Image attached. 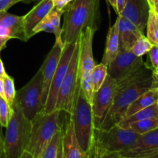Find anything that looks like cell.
Listing matches in <instances>:
<instances>
[{"instance_id":"14","label":"cell","mask_w":158,"mask_h":158,"mask_svg":"<svg viewBox=\"0 0 158 158\" xmlns=\"http://www.w3.org/2000/svg\"><path fill=\"white\" fill-rule=\"evenodd\" d=\"M144 64L142 57H137L131 50L120 49L116 58L108 66V75L117 81L135 68Z\"/></svg>"},{"instance_id":"12","label":"cell","mask_w":158,"mask_h":158,"mask_svg":"<svg viewBox=\"0 0 158 158\" xmlns=\"http://www.w3.org/2000/svg\"><path fill=\"white\" fill-rule=\"evenodd\" d=\"M118 154L126 158L158 157V128L140 135L131 146Z\"/></svg>"},{"instance_id":"40","label":"cell","mask_w":158,"mask_h":158,"mask_svg":"<svg viewBox=\"0 0 158 158\" xmlns=\"http://www.w3.org/2000/svg\"><path fill=\"white\" fill-rule=\"evenodd\" d=\"M6 74V69H5V67H4V64H3L1 57H0V77H4Z\"/></svg>"},{"instance_id":"23","label":"cell","mask_w":158,"mask_h":158,"mask_svg":"<svg viewBox=\"0 0 158 158\" xmlns=\"http://www.w3.org/2000/svg\"><path fill=\"white\" fill-rule=\"evenodd\" d=\"M146 27L147 38L153 45L158 46V14L154 9H149Z\"/></svg>"},{"instance_id":"2","label":"cell","mask_w":158,"mask_h":158,"mask_svg":"<svg viewBox=\"0 0 158 158\" xmlns=\"http://www.w3.org/2000/svg\"><path fill=\"white\" fill-rule=\"evenodd\" d=\"M154 87H158V83L152 73L129 86L116 89V95L112 105L100 126L97 128L109 129L117 125L124 117L128 106L141 94Z\"/></svg>"},{"instance_id":"3","label":"cell","mask_w":158,"mask_h":158,"mask_svg":"<svg viewBox=\"0 0 158 158\" xmlns=\"http://www.w3.org/2000/svg\"><path fill=\"white\" fill-rule=\"evenodd\" d=\"M32 130L29 120L15 102L11 106V115L4 135L5 158H20L26 151Z\"/></svg>"},{"instance_id":"27","label":"cell","mask_w":158,"mask_h":158,"mask_svg":"<svg viewBox=\"0 0 158 158\" xmlns=\"http://www.w3.org/2000/svg\"><path fill=\"white\" fill-rule=\"evenodd\" d=\"M153 44L149 41L147 36L142 35L137 39L136 43L131 48V51L137 57H142L149 52Z\"/></svg>"},{"instance_id":"37","label":"cell","mask_w":158,"mask_h":158,"mask_svg":"<svg viewBox=\"0 0 158 158\" xmlns=\"http://www.w3.org/2000/svg\"><path fill=\"white\" fill-rule=\"evenodd\" d=\"M9 40H10V39L7 38V37H3L0 35V52L6 47V43H7V42L9 41Z\"/></svg>"},{"instance_id":"10","label":"cell","mask_w":158,"mask_h":158,"mask_svg":"<svg viewBox=\"0 0 158 158\" xmlns=\"http://www.w3.org/2000/svg\"><path fill=\"white\" fill-rule=\"evenodd\" d=\"M77 42L74 43L64 45L58 66H57L55 74H54L52 82H51L50 88H49L46 105H45V107L42 113L49 114V113H52V111L55 110L56 103L59 90H60V86H61L62 83H63L66 72H67L69 64L70 63V60L72 58L74 49H75Z\"/></svg>"},{"instance_id":"24","label":"cell","mask_w":158,"mask_h":158,"mask_svg":"<svg viewBox=\"0 0 158 158\" xmlns=\"http://www.w3.org/2000/svg\"><path fill=\"white\" fill-rule=\"evenodd\" d=\"M108 75V67L100 63V64H96L93 70L90 73V80L92 83L94 93L97 92L103 83H104L106 77Z\"/></svg>"},{"instance_id":"32","label":"cell","mask_w":158,"mask_h":158,"mask_svg":"<svg viewBox=\"0 0 158 158\" xmlns=\"http://www.w3.org/2000/svg\"><path fill=\"white\" fill-rule=\"evenodd\" d=\"M151 60V65H152L153 70L157 69L158 67V46L157 45H153L151 50L148 52Z\"/></svg>"},{"instance_id":"35","label":"cell","mask_w":158,"mask_h":158,"mask_svg":"<svg viewBox=\"0 0 158 158\" xmlns=\"http://www.w3.org/2000/svg\"><path fill=\"white\" fill-rule=\"evenodd\" d=\"M127 0H117V7H116L115 12L117 14V15H120L121 12H123L125 6L127 4Z\"/></svg>"},{"instance_id":"17","label":"cell","mask_w":158,"mask_h":158,"mask_svg":"<svg viewBox=\"0 0 158 158\" xmlns=\"http://www.w3.org/2000/svg\"><path fill=\"white\" fill-rule=\"evenodd\" d=\"M62 145L66 158H87L88 157V154H86L79 144L70 117L65 129L62 128Z\"/></svg>"},{"instance_id":"25","label":"cell","mask_w":158,"mask_h":158,"mask_svg":"<svg viewBox=\"0 0 158 158\" xmlns=\"http://www.w3.org/2000/svg\"><path fill=\"white\" fill-rule=\"evenodd\" d=\"M157 128H158L157 117L134 122L128 126V129L131 130L132 131L140 134V135L147 134V133L154 131Z\"/></svg>"},{"instance_id":"11","label":"cell","mask_w":158,"mask_h":158,"mask_svg":"<svg viewBox=\"0 0 158 158\" xmlns=\"http://www.w3.org/2000/svg\"><path fill=\"white\" fill-rule=\"evenodd\" d=\"M63 47H64V44L62 41V38L56 39V42L53 46L49 51L46 60H44L43 65L40 67L42 75H43V94H42L41 102L42 112L43 111L45 105H46L51 82H52L53 76L56 70L57 66H58L59 62H60V57H61L62 52L63 50Z\"/></svg>"},{"instance_id":"9","label":"cell","mask_w":158,"mask_h":158,"mask_svg":"<svg viewBox=\"0 0 158 158\" xmlns=\"http://www.w3.org/2000/svg\"><path fill=\"white\" fill-rule=\"evenodd\" d=\"M117 83L107 75L101 87L94 93L92 101V111L94 127H99L109 111L116 95Z\"/></svg>"},{"instance_id":"16","label":"cell","mask_w":158,"mask_h":158,"mask_svg":"<svg viewBox=\"0 0 158 158\" xmlns=\"http://www.w3.org/2000/svg\"><path fill=\"white\" fill-rule=\"evenodd\" d=\"M54 7L52 0H41L25 15H23L25 33L27 40L33 36L35 26L46 16Z\"/></svg>"},{"instance_id":"7","label":"cell","mask_w":158,"mask_h":158,"mask_svg":"<svg viewBox=\"0 0 158 158\" xmlns=\"http://www.w3.org/2000/svg\"><path fill=\"white\" fill-rule=\"evenodd\" d=\"M42 94L43 75L40 69L27 84L16 91L14 100L30 121L42 112Z\"/></svg>"},{"instance_id":"50","label":"cell","mask_w":158,"mask_h":158,"mask_svg":"<svg viewBox=\"0 0 158 158\" xmlns=\"http://www.w3.org/2000/svg\"><path fill=\"white\" fill-rule=\"evenodd\" d=\"M87 158H89V155H88V157H87Z\"/></svg>"},{"instance_id":"8","label":"cell","mask_w":158,"mask_h":158,"mask_svg":"<svg viewBox=\"0 0 158 158\" xmlns=\"http://www.w3.org/2000/svg\"><path fill=\"white\" fill-rule=\"evenodd\" d=\"M79 42L77 40L67 72L57 96L55 110L70 115L75 100V94L80 82L78 69Z\"/></svg>"},{"instance_id":"19","label":"cell","mask_w":158,"mask_h":158,"mask_svg":"<svg viewBox=\"0 0 158 158\" xmlns=\"http://www.w3.org/2000/svg\"><path fill=\"white\" fill-rule=\"evenodd\" d=\"M119 19V37L120 49L131 50L137 39L143 34L134 23L121 15Z\"/></svg>"},{"instance_id":"28","label":"cell","mask_w":158,"mask_h":158,"mask_svg":"<svg viewBox=\"0 0 158 158\" xmlns=\"http://www.w3.org/2000/svg\"><path fill=\"white\" fill-rule=\"evenodd\" d=\"M80 89H81L85 99L91 105L92 104L94 91V88H93L92 83H91L90 74H86V75L81 76L80 77Z\"/></svg>"},{"instance_id":"49","label":"cell","mask_w":158,"mask_h":158,"mask_svg":"<svg viewBox=\"0 0 158 158\" xmlns=\"http://www.w3.org/2000/svg\"><path fill=\"white\" fill-rule=\"evenodd\" d=\"M158 2V0H154V2Z\"/></svg>"},{"instance_id":"47","label":"cell","mask_w":158,"mask_h":158,"mask_svg":"<svg viewBox=\"0 0 158 158\" xmlns=\"http://www.w3.org/2000/svg\"><path fill=\"white\" fill-rule=\"evenodd\" d=\"M145 158H158V157H145Z\"/></svg>"},{"instance_id":"33","label":"cell","mask_w":158,"mask_h":158,"mask_svg":"<svg viewBox=\"0 0 158 158\" xmlns=\"http://www.w3.org/2000/svg\"><path fill=\"white\" fill-rule=\"evenodd\" d=\"M22 0H0V12H6L10 7Z\"/></svg>"},{"instance_id":"21","label":"cell","mask_w":158,"mask_h":158,"mask_svg":"<svg viewBox=\"0 0 158 158\" xmlns=\"http://www.w3.org/2000/svg\"><path fill=\"white\" fill-rule=\"evenodd\" d=\"M158 103V87L151 88V89L137 97L127 109L124 117H127L132 114L152 106ZM123 117V118H124Z\"/></svg>"},{"instance_id":"15","label":"cell","mask_w":158,"mask_h":158,"mask_svg":"<svg viewBox=\"0 0 158 158\" xmlns=\"http://www.w3.org/2000/svg\"><path fill=\"white\" fill-rule=\"evenodd\" d=\"M0 35L27 42L25 33L23 16L6 12H0Z\"/></svg>"},{"instance_id":"48","label":"cell","mask_w":158,"mask_h":158,"mask_svg":"<svg viewBox=\"0 0 158 158\" xmlns=\"http://www.w3.org/2000/svg\"><path fill=\"white\" fill-rule=\"evenodd\" d=\"M157 118H158V104H157Z\"/></svg>"},{"instance_id":"38","label":"cell","mask_w":158,"mask_h":158,"mask_svg":"<svg viewBox=\"0 0 158 158\" xmlns=\"http://www.w3.org/2000/svg\"><path fill=\"white\" fill-rule=\"evenodd\" d=\"M56 158H66L64 156V154H63V145H62V140H61V142H60V146H59Z\"/></svg>"},{"instance_id":"18","label":"cell","mask_w":158,"mask_h":158,"mask_svg":"<svg viewBox=\"0 0 158 158\" xmlns=\"http://www.w3.org/2000/svg\"><path fill=\"white\" fill-rule=\"evenodd\" d=\"M149 9H146L142 0H127L120 15L134 23L141 32L146 28Z\"/></svg>"},{"instance_id":"43","label":"cell","mask_w":158,"mask_h":158,"mask_svg":"<svg viewBox=\"0 0 158 158\" xmlns=\"http://www.w3.org/2000/svg\"><path fill=\"white\" fill-rule=\"evenodd\" d=\"M41 0H22V2L23 3H26V4H28V3H32V2H35V4L38 3L39 2H40Z\"/></svg>"},{"instance_id":"41","label":"cell","mask_w":158,"mask_h":158,"mask_svg":"<svg viewBox=\"0 0 158 158\" xmlns=\"http://www.w3.org/2000/svg\"><path fill=\"white\" fill-rule=\"evenodd\" d=\"M147 3H148V6L149 7L150 9H154V0H146Z\"/></svg>"},{"instance_id":"44","label":"cell","mask_w":158,"mask_h":158,"mask_svg":"<svg viewBox=\"0 0 158 158\" xmlns=\"http://www.w3.org/2000/svg\"><path fill=\"white\" fill-rule=\"evenodd\" d=\"M107 1L109 2L110 4L111 5V6H112V7L114 8V10H115L116 7H117V0H107Z\"/></svg>"},{"instance_id":"42","label":"cell","mask_w":158,"mask_h":158,"mask_svg":"<svg viewBox=\"0 0 158 158\" xmlns=\"http://www.w3.org/2000/svg\"><path fill=\"white\" fill-rule=\"evenodd\" d=\"M153 76H154V78L155 79L156 82L158 83V67L153 70Z\"/></svg>"},{"instance_id":"22","label":"cell","mask_w":158,"mask_h":158,"mask_svg":"<svg viewBox=\"0 0 158 158\" xmlns=\"http://www.w3.org/2000/svg\"><path fill=\"white\" fill-rule=\"evenodd\" d=\"M157 104L158 103L149 106V107H147L145 109L141 110L132 114L131 116H129L127 117H124L117 125H118L120 127L124 128V129H128V126L131 123L146 120V119L157 117Z\"/></svg>"},{"instance_id":"45","label":"cell","mask_w":158,"mask_h":158,"mask_svg":"<svg viewBox=\"0 0 158 158\" xmlns=\"http://www.w3.org/2000/svg\"><path fill=\"white\" fill-rule=\"evenodd\" d=\"M20 158H34L32 157V155H31L30 154H29L28 152H26V151H25L24 153H23V154L22 155V157Z\"/></svg>"},{"instance_id":"30","label":"cell","mask_w":158,"mask_h":158,"mask_svg":"<svg viewBox=\"0 0 158 158\" xmlns=\"http://www.w3.org/2000/svg\"><path fill=\"white\" fill-rule=\"evenodd\" d=\"M11 115V106L3 97H0V126L6 127Z\"/></svg>"},{"instance_id":"39","label":"cell","mask_w":158,"mask_h":158,"mask_svg":"<svg viewBox=\"0 0 158 158\" xmlns=\"http://www.w3.org/2000/svg\"><path fill=\"white\" fill-rule=\"evenodd\" d=\"M0 97H3L5 99L4 80H3V77H0Z\"/></svg>"},{"instance_id":"26","label":"cell","mask_w":158,"mask_h":158,"mask_svg":"<svg viewBox=\"0 0 158 158\" xmlns=\"http://www.w3.org/2000/svg\"><path fill=\"white\" fill-rule=\"evenodd\" d=\"M62 140V128L54 135L51 141L43 151L40 158H56L58 148Z\"/></svg>"},{"instance_id":"1","label":"cell","mask_w":158,"mask_h":158,"mask_svg":"<svg viewBox=\"0 0 158 158\" xmlns=\"http://www.w3.org/2000/svg\"><path fill=\"white\" fill-rule=\"evenodd\" d=\"M61 38L63 44L77 41L86 28L98 29L100 0H73L63 8Z\"/></svg>"},{"instance_id":"36","label":"cell","mask_w":158,"mask_h":158,"mask_svg":"<svg viewBox=\"0 0 158 158\" xmlns=\"http://www.w3.org/2000/svg\"><path fill=\"white\" fill-rule=\"evenodd\" d=\"M0 158H5L4 135H3L2 134L1 126H0Z\"/></svg>"},{"instance_id":"6","label":"cell","mask_w":158,"mask_h":158,"mask_svg":"<svg viewBox=\"0 0 158 158\" xmlns=\"http://www.w3.org/2000/svg\"><path fill=\"white\" fill-rule=\"evenodd\" d=\"M140 134L114 125L109 129L94 128L92 148L100 153H120L133 144Z\"/></svg>"},{"instance_id":"29","label":"cell","mask_w":158,"mask_h":158,"mask_svg":"<svg viewBox=\"0 0 158 158\" xmlns=\"http://www.w3.org/2000/svg\"><path fill=\"white\" fill-rule=\"evenodd\" d=\"M4 80V94H5V100L8 103L9 106H12L15 100V94L16 90L15 89V83L12 77L8 75L7 73L3 77Z\"/></svg>"},{"instance_id":"13","label":"cell","mask_w":158,"mask_h":158,"mask_svg":"<svg viewBox=\"0 0 158 158\" xmlns=\"http://www.w3.org/2000/svg\"><path fill=\"white\" fill-rule=\"evenodd\" d=\"M97 28L88 27L80 34L79 42L78 69L79 77L86 74H90L91 71L96 66L93 52V40Z\"/></svg>"},{"instance_id":"20","label":"cell","mask_w":158,"mask_h":158,"mask_svg":"<svg viewBox=\"0 0 158 158\" xmlns=\"http://www.w3.org/2000/svg\"><path fill=\"white\" fill-rule=\"evenodd\" d=\"M120 51V37H119V19H116L113 26L109 28L106 35V46L101 63L108 67L111 62L116 58Z\"/></svg>"},{"instance_id":"4","label":"cell","mask_w":158,"mask_h":158,"mask_svg":"<svg viewBox=\"0 0 158 158\" xmlns=\"http://www.w3.org/2000/svg\"><path fill=\"white\" fill-rule=\"evenodd\" d=\"M59 110L40 113L32 121V130L26 151L34 158H40L45 148L62 127L60 124Z\"/></svg>"},{"instance_id":"46","label":"cell","mask_w":158,"mask_h":158,"mask_svg":"<svg viewBox=\"0 0 158 158\" xmlns=\"http://www.w3.org/2000/svg\"><path fill=\"white\" fill-rule=\"evenodd\" d=\"M154 9L155 10V12L158 14V2H156L155 4H154Z\"/></svg>"},{"instance_id":"34","label":"cell","mask_w":158,"mask_h":158,"mask_svg":"<svg viewBox=\"0 0 158 158\" xmlns=\"http://www.w3.org/2000/svg\"><path fill=\"white\" fill-rule=\"evenodd\" d=\"M73 0H52L54 4V7L57 8L59 9H63V8L71 2Z\"/></svg>"},{"instance_id":"5","label":"cell","mask_w":158,"mask_h":158,"mask_svg":"<svg viewBox=\"0 0 158 158\" xmlns=\"http://www.w3.org/2000/svg\"><path fill=\"white\" fill-rule=\"evenodd\" d=\"M69 117L73 120L76 137L83 151L88 154L93 145L94 120L92 106L86 101L80 89L79 82L75 94V100Z\"/></svg>"},{"instance_id":"31","label":"cell","mask_w":158,"mask_h":158,"mask_svg":"<svg viewBox=\"0 0 158 158\" xmlns=\"http://www.w3.org/2000/svg\"><path fill=\"white\" fill-rule=\"evenodd\" d=\"M89 158H126L122 157L118 153H100L96 151L94 148H91L88 153Z\"/></svg>"}]
</instances>
